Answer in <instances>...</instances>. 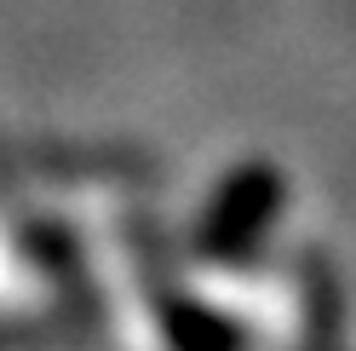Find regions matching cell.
I'll return each instance as SVG.
<instances>
[]
</instances>
